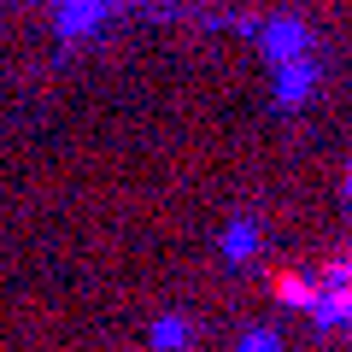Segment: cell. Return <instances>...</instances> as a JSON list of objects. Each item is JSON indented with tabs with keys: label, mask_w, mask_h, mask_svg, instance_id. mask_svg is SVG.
<instances>
[{
	"label": "cell",
	"mask_w": 352,
	"mask_h": 352,
	"mask_svg": "<svg viewBox=\"0 0 352 352\" xmlns=\"http://www.w3.org/2000/svg\"><path fill=\"white\" fill-rule=\"evenodd\" d=\"M264 53H270L276 65L305 59V53H311V30H305L300 18H276V24H264Z\"/></svg>",
	"instance_id": "obj_1"
},
{
	"label": "cell",
	"mask_w": 352,
	"mask_h": 352,
	"mask_svg": "<svg viewBox=\"0 0 352 352\" xmlns=\"http://www.w3.org/2000/svg\"><path fill=\"white\" fill-rule=\"evenodd\" d=\"M106 12H112V0H59V30L65 36H82V30H94Z\"/></svg>",
	"instance_id": "obj_2"
},
{
	"label": "cell",
	"mask_w": 352,
	"mask_h": 352,
	"mask_svg": "<svg viewBox=\"0 0 352 352\" xmlns=\"http://www.w3.org/2000/svg\"><path fill=\"white\" fill-rule=\"evenodd\" d=\"M223 252H229V258H247V252H252V223H235V229H229V235H223Z\"/></svg>",
	"instance_id": "obj_3"
},
{
	"label": "cell",
	"mask_w": 352,
	"mask_h": 352,
	"mask_svg": "<svg viewBox=\"0 0 352 352\" xmlns=\"http://www.w3.org/2000/svg\"><path fill=\"white\" fill-rule=\"evenodd\" d=\"M188 335H194V329H188V323H176V317H170V323H159V329H153V346H182Z\"/></svg>",
	"instance_id": "obj_4"
},
{
	"label": "cell",
	"mask_w": 352,
	"mask_h": 352,
	"mask_svg": "<svg viewBox=\"0 0 352 352\" xmlns=\"http://www.w3.org/2000/svg\"><path fill=\"white\" fill-rule=\"evenodd\" d=\"M241 352H282V346H276V335H247V346H241Z\"/></svg>",
	"instance_id": "obj_5"
},
{
	"label": "cell",
	"mask_w": 352,
	"mask_h": 352,
	"mask_svg": "<svg viewBox=\"0 0 352 352\" xmlns=\"http://www.w3.org/2000/svg\"><path fill=\"white\" fill-rule=\"evenodd\" d=\"M346 194H352V182H346Z\"/></svg>",
	"instance_id": "obj_6"
}]
</instances>
